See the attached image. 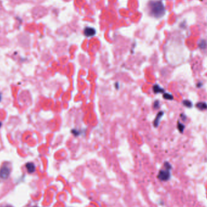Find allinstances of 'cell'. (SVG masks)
<instances>
[{
  "instance_id": "6da1fadb",
  "label": "cell",
  "mask_w": 207,
  "mask_h": 207,
  "mask_svg": "<svg viewBox=\"0 0 207 207\" xmlns=\"http://www.w3.org/2000/svg\"><path fill=\"white\" fill-rule=\"evenodd\" d=\"M148 7L150 13L155 18H160L165 13V7L160 1H151Z\"/></svg>"
},
{
  "instance_id": "7a4b0ae2",
  "label": "cell",
  "mask_w": 207,
  "mask_h": 207,
  "mask_svg": "<svg viewBox=\"0 0 207 207\" xmlns=\"http://www.w3.org/2000/svg\"><path fill=\"white\" fill-rule=\"evenodd\" d=\"M164 165H165V168L164 170H161L159 171L158 176H157L159 179L162 181H168L170 178V170L171 168V166L168 162H165Z\"/></svg>"
},
{
  "instance_id": "3957f363",
  "label": "cell",
  "mask_w": 207,
  "mask_h": 207,
  "mask_svg": "<svg viewBox=\"0 0 207 207\" xmlns=\"http://www.w3.org/2000/svg\"><path fill=\"white\" fill-rule=\"evenodd\" d=\"M10 173V169L9 167L4 165L0 169V178L4 179L8 178Z\"/></svg>"
},
{
  "instance_id": "277c9868",
  "label": "cell",
  "mask_w": 207,
  "mask_h": 207,
  "mask_svg": "<svg viewBox=\"0 0 207 207\" xmlns=\"http://www.w3.org/2000/svg\"><path fill=\"white\" fill-rule=\"evenodd\" d=\"M84 34L87 37H91L96 34V30L90 27H87L84 30Z\"/></svg>"
},
{
  "instance_id": "5b68a950",
  "label": "cell",
  "mask_w": 207,
  "mask_h": 207,
  "mask_svg": "<svg viewBox=\"0 0 207 207\" xmlns=\"http://www.w3.org/2000/svg\"><path fill=\"white\" fill-rule=\"evenodd\" d=\"M26 167L27 170V171L29 173H32L35 171V166L33 163L32 162H29L27 163L26 165Z\"/></svg>"
},
{
  "instance_id": "8992f818",
  "label": "cell",
  "mask_w": 207,
  "mask_h": 207,
  "mask_svg": "<svg viewBox=\"0 0 207 207\" xmlns=\"http://www.w3.org/2000/svg\"><path fill=\"white\" fill-rule=\"evenodd\" d=\"M164 115V112H160L158 113V114L157 115L155 120L154 121V126L157 127L159 124V121L161 119V118L162 117V116Z\"/></svg>"
},
{
  "instance_id": "52a82bcc",
  "label": "cell",
  "mask_w": 207,
  "mask_h": 207,
  "mask_svg": "<svg viewBox=\"0 0 207 207\" xmlns=\"http://www.w3.org/2000/svg\"><path fill=\"white\" fill-rule=\"evenodd\" d=\"M153 91L155 93H164V90L161 88L159 85L156 84V85H154L153 86Z\"/></svg>"
},
{
  "instance_id": "ba28073f",
  "label": "cell",
  "mask_w": 207,
  "mask_h": 207,
  "mask_svg": "<svg viewBox=\"0 0 207 207\" xmlns=\"http://www.w3.org/2000/svg\"><path fill=\"white\" fill-rule=\"evenodd\" d=\"M196 107L201 110L207 109V104L205 102H199L196 104Z\"/></svg>"
},
{
  "instance_id": "9c48e42d",
  "label": "cell",
  "mask_w": 207,
  "mask_h": 207,
  "mask_svg": "<svg viewBox=\"0 0 207 207\" xmlns=\"http://www.w3.org/2000/svg\"><path fill=\"white\" fill-rule=\"evenodd\" d=\"M163 97L165 99H169V100H172L173 97L171 95L168 94V93H165L163 95Z\"/></svg>"
},
{
  "instance_id": "30bf717a",
  "label": "cell",
  "mask_w": 207,
  "mask_h": 207,
  "mask_svg": "<svg viewBox=\"0 0 207 207\" xmlns=\"http://www.w3.org/2000/svg\"><path fill=\"white\" fill-rule=\"evenodd\" d=\"M183 104L187 106V107H191L192 106V104L190 101H187V100H185V101H184L183 102Z\"/></svg>"
},
{
  "instance_id": "8fae6325",
  "label": "cell",
  "mask_w": 207,
  "mask_h": 207,
  "mask_svg": "<svg viewBox=\"0 0 207 207\" xmlns=\"http://www.w3.org/2000/svg\"><path fill=\"white\" fill-rule=\"evenodd\" d=\"M178 129L180 130V132H183V130H184V125L181 124L180 122H178Z\"/></svg>"
},
{
  "instance_id": "7c38bea8",
  "label": "cell",
  "mask_w": 207,
  "mask_h": 207,
  "mask_svg": "<svg viewBox=\"0 0 207 207\" xmlns=\"http://www.w3.org/2000/svg\"><path fill=\"white\" fill-rule=\"evenodd\" d=\"M159 107V102L158 101H156L154 103V109H157Z\"/></svg>"
},
{
  "instance_id": "4fadbf2b",
  "label": "cell",
  "mask_w": 207,
  "mask_h": 207,
  "mask_svg": "<svg viewBox=\"0 0 207 207\" xmlns=\"http://www.w3.org/2000/svg\"><path fill=\"white\" fill-rule=\"evenodd\" d=\"M72 133L75 136H78L79 135V132H77L76 130H72Z\"/></svg>"
},
{
  "instance_id": "5bb4252c",
  "label": "cell",
  "mask_w": 207,
  "mask_h": 207,
  "mask_svg": "<svg viewBox=\"0 0 207 207\" xmlns=\"http://www.w3.org/2000/svg\"><path fill=\"white\" fill-rule=\"evenodd\" d=\"M1 123L0 122V127H1Z\"/></svg>"
},
{
  "instance_id": "9a60e30c",
  "label": "cell",
  "mask_w": 207,
  "mask_h": 207,
  "mask_svg": "<svg viewBox=\"0 0 207 207\" xmlns=\"http://www.w3.org/2000/svg\"></svg>"
}]
</instances>
